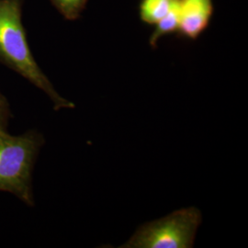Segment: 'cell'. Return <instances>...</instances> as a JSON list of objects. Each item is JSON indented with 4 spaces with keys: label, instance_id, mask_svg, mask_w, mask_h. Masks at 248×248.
Returning a JSON list of instances; mask_svg holds the SVG:
<instances>
[{
    "label": "cell",
    "instance_id": "2",
    "mask_svg": "<svg viewBox=\"0 0 248 248\" xmlns=\"http://www.w3.org/2000/svg\"><path fill=\"white\" fill-rule=\"evenodd\" d=\"M41 140L33 134L13 136L0 128V190L33 205L31 172Z\"/></svg>",
    "mask_w": 248,
    "mask_h": 248
},
{
    "label": "cell",
    "instance_id": "1",
    "mask_svg": "<svg viewBox=\"0 0 248 248\" xmlns=\"http://www.w3.org/2000/svg\"><path fill=\"white\" fill-rule=\"evenodd\" d=\"M0 59L43 90L55 109L75 108L74 103L57 93L37 64L22 25L20 0H0Z\"/></svg>",
    "mask_w": 248,
    "mask_h": 248
},
{
    "label": "cell",
    "instance_id": "5",
    "mask_svg": "<svg viewBox=\"0 0 248 248\" xmlns=\"http://www.w3.org/2000/svg\"><path fill=\"white\" fill-rule=\"evenodd\" d=\"M180 22L179 0H176L169 12L155 24L156 27L153 31L149 40L152 47H156L157 43L163 36L178 31Z\"/></svg>",
    "mask_w": 248,
    "mask_h": 248
},
{
    "label": "cell",
    "instance_id": "6",
    "mask_svg": "<svg viewBox=\"0 0 248 248\" xmlns=\"http://www.w3.org/2000/svg\"><path fill=\"white\" fill-rule=\"evenodd\" d=\"M176 0H142L140 17L143 22L156 24L171 9Z\"/></svg>",
    "mask_w": 248,
    "mask_h": 248
},
{
    "label": "cell",
    "instance_id": "3",
    "mask_svg": "<svg viewBox=\"0 0 248 248\" xmlns=\"http://www.w3.org/2000/svg\"><path fill=\"white\" fill-rule=\"evenodd\" d=\"M201 223L202 213L199 209H181L159 220L143 224L121 248H192Z\"/></svg>",
    "mask_w": 248,
    "mask_h": 248
},
{
    "label": "cell",
    "instance_id": "8",
    "mask_svg": "<svg viewBox=\"0 0 248 248\" xmlns=\"http://www.w3.org/2000/svg\"><path fill=\"white\" fill-rule=\"evenodd\" d=\"M5 115H6V106L4 104L3 99L0 97V128H2V124L5 120Z\"/></svg>",
    "mask_w": 248,
    "mask_h": 248
},
{
    "label": "cell",
    "instance_id": "7",
    "mask_svg": "<svg viewBox=\"0 0 248 248\" xmlns=\"http://www.w3.org/2000/svg\"><path fill=\"white\" fill-rule=\"evenodd\" d=\"M51 2L64 18L74 20L81 15L88 0H51Z\"/></svg>",
    "mask_w": 248,
    "mask_h": 248
},
{
    "label": "cell",
    "instance_id": "4",
    "mask_svg": "<svg viewBox=\"0 0 248 248\" xmlns=\"http://www.w3.org/2000/svg\"><path fill=\"white\" fill-rule=\"evenodd\" d=\"M178 31L195 40L209 25L213 11V0H179Z\"/></svg>",
    "mask_w": 248,
    "mask_h": 248
}]
</instances>
